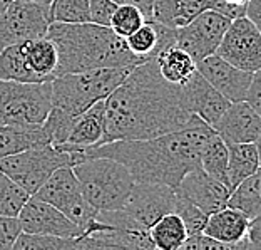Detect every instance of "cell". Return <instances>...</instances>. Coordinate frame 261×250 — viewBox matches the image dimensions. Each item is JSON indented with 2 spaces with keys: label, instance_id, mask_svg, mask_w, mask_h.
<instances>
[{
  "label": "cell",
  "instance_id": "8d00e7d4",
  "mask_svg": "<svg viewBox=\"0 0 261 250\" xmlns=\"http://www.w3.org/2000/svg\"><path fill=\"white\" fill-rule=\"evenodd\" d=\"M245 101L261 116V67L256 71V73H253L251 84L248 87Z\"/></svg>",
  "mask_w": 261,
  "mask_h": 250
},
{
  "label": "cell",
  "instance_id": "e575fe53",
  "mask_svg": "<svg viewBox=\"0 0 261 250\" xmlns=\"http://www.w3.org/2000/svg\"><path fill=\"white\" fill-rule=\"evenodd\" d=\"M22 234V225L17 217L0 215V250H12Z\"/></svg>",
  "mask_w": 261,
  "mask_h": 250
},
{
  "label": "cell",
  "instance_id": "d6986e66",
  "mask_svg": "<svg viewBox=\"0 0 261 250\" xmlns=\"http://www.w3.org/2000/svg\"><path fill=\"white\" fill-rule=\"evenodd\" d=\"M106 131V99L94 103L82 115L75 118L69 138L57 146L65 151H84L87 148L99 146Z\"/></svg>",
  "mask_w": 261,
  "mask_h": 250
},
{
  "label": "cell",
  "instance_id": "52a82bcc",
  "mask_svg": "<svg viewBox=\"0 0 261 250\" xmlns=\"http://www.w3.org/2000/svg\"><path fill=\"white\" fill-rule=\"evenodd\" d=\"M52 108V82L0 79V124L39 126Z\"/></svg>",
  "mask_w": 261,
  "mask_h": 250
},
{
  "label": "cell",
  "instance_id": "5b68a950",
  "mask_svg": "<svg viewBox=\"0 0 261 250\" xmlns=\"http://www.w3.org/2000/svg\"><path fill=\"white\" fill-rule=\"evenodd\" d=\"M72 170L84 198L99 212L122 208L136 183L126 166L106 156L86 158Z\"/></svg>",
  "mask_w": 261,
  "mask_h": 250
},
{
  "label": "cell",
  "instance_id": "ab89813d",
  "mask_svg": "<svg viewBox=\"0 0 261 250\" xmlns=\"http://www.w3.org/2000/svg\"><path fill=\"white\" fill-rule=\"evenodd\" d=\"M117 4H133L136 7H139L142 10V14L146 15V19H151V9H152V2L154 0H114Z\"/></svg>",
  "mask_w": 261,
  "mask_h": 250
},
{
  "label": "cell",
  "instance_id": "ba28073f",
  "mask_svg": "<svg viewBox=\"0 0 261 250\" xmlns=\"http://www.w3.org/2000/svg\"><path fill=\"white\" fill-rule=\"evenodd\" d=\"M34 195L59 208L81 229V232H84L97 218L99 210L84 198L72 166H62L56 170Z\"/></svg>",
  "mask_w": 261,
  "mask_h": 250
},
{
  "label": "cell",
  "instance_id": "d590c367",
  "mask_svg": "<svg viewBox=\"0 0 261 250\" xmlns=\"http://www.w3.org/2000/svg\"><path fill=\"white\" fill-rule=\"evenodd\" d=\"M185 250H210V248H215V250H229L224 243L218 242L216 239L213 237L206 235V234H198V235H193V237H188L185 245H182Z\"/></svg>",
  "mask_w": 261,
  "mask_h": 250
},
{
  "label": "cell",
  "instance_id": "836d02e7",
  "mask_svg": "<svg viewBox=\"0 0 261 250\" xmlns=\"http://www.w3.org/2000/svg\"><path fill=\"white\" fill-rule=\"evenodd\" d=\"M117 2L114 0H89V17L92 24L97 26H111V19L117 9Z\"/></svg>",
  "mask_w": 261,
  "mask_h": 250
},
{
  "label": "cell",
  "instance_id": "ee69618b",
  "mask_svg": "<svg viewBox=\"0 0 261 250\" xmlns=\"http://www.w3.org/2000/svg\"><path fill=\"white\" fill-rule=\"evenodd\" d=\"M32 2H37V4H40V5H47V7H50L52 0H32Z\"/></svg>",
  "mask_w": 261,
  "mask_h": 250
},
{
  "label": "cell",
  "instance_id": "4fadbf2b",
  "mask_svg": "<svg viewBox=\"0 0 261 250\" xmlns=\"http://www.w3.org/2000/svg\"><path fill=\"white\" fill-rule=\"evenodd\" d=\"M17 218L22 225V232L27 234L56 235L67 239H75L82 234L81 229L59 208L37 198L35 195H31Z\"/></svg>",
  "mask_w": 261,
  "mask_h": 250
},
{
  "label": "cell",
  "instance_id": "ffe728a7",
  "mask_svg": "<svg viewBox=\"0 0 261 250\" xmlns=\"http://www.w3.org/2000/svg\"><path fill=\"white\" fill-rule=\"evenodd\" d=\"M211 0H154L149 22L179 29L210 9Z\"/></svg>",
  "mask_w": 261,
  "mask_h": 250
},
{
  "label": "cell",
  "instance_id": "74e56055",
  "mask_svg": "<svg viewBox=\"0 0 261 250\" xmlns=\"http://www.w3.org/2000/svg\"><path fill=\"white\" fill-rule=\"evenodd\" d=\"M245 15L261 31V0H248Z\"/></svg>",
  "mask_w": 261,
  "mask_h": 250
},
{
  "label": "cell",
  "instance_id": "f1b7e54d",
  "mask_svg": "<svg viewBox=\"0 0 261 250\" xmlns=\"http://www.w3.org/2000/svg\"><path fill=\"white\" fill-rule=\"evenodd\" d=\"M15 250H81L79 237L67 239V237L56 235H39L22 232L14 243Z\"/></svg>",
  "mask_w": 261,
  "mask_h": 250
},
{
  "label": "cell",
  "instance_id": "4316f807",
  "mask_svg": "<svg viewBox=\"0 0 261 250\" xmlns=\"http://www.w3.org/2000/svg\"><path fill=\"white\" fill-rule=\"evenodd\" d=\"M228 145L219 136L215 134L204 143L201 150V168L210 176L216 178L218 181L224 183L229 188V176H228Z\"/></svg>",
  "mask_w": 261,
  "mask_h": 250
},
{
  "label": "cell",
  "instance_id": "b9f144b4",
  "mask_svg": "<svg viewBox=\"0 0 261 250\" xmlns=\"http://www.w3.org/2000/svg\"><path fill=\"white\" fill-rule=\"evenodd\" d=\"M254 145H256V150H258V158H259V171H261V133L258 136V140L254 141Z\"/></svg>",
  "mask_w": 261,
  "mask_h": 250
},
{
  "label": "cell",
  "instance_id": "1f68e13d",
  "mask_svg": "<svg viewBox=\"0 0 261 250\" xmlns=\"http://www.w3.org/2000/svg\"><path fill=\"white\" fill-rule=\"evenodd\" d=\"M50 17L52 22H91V17H89V0H52Z\"/></svg>",
  "mask_w": 261,
  "mask_h": 250
},
{
  "label": "cell",
  "instance_id": "44dd1931",
  "mask_svg": "<svg viewBox=\"0 0 261 250\" xmlns=\"http://www.w3.org/2000/svg\"><path fill=\"white\" fill-rule=\"evenodd\" d=\"M44 145H50V141L42 124L39 126L0 124V160Z\"/></svg>",
  "mask_w": 261,
  "mask_h": 250
},
{
  "label": "cell",
  "instance_id": "8fae6325",
  "mask_svg": "<svg viewBox=\"0 0 261 250\" xmlns=\"http://www.w3.org/2000/svg\"><path fill=\"white\" fill-rule=\"evenodd\" d=\"M216 54L243 71L256 73L261 67V31L246 15L233 19Z\"/></svg>",
  "mask_w": 261,
  "mask_h": 250
},
{
  "label": "cell",
  "instance_id": "6da1fadb",
  "mask_svg": "<svg viewBox=\"0 0 261 250\" xmlns=\"http://www.w3.org/2000/svg\"><path fill=\"white\" fill-rule=\"evenodd\" d=\"M189 118L191 112L182 104L179 86L166 81L156 57H151L136 65L106 98V131L100 145L173 133Z\"/></svg>",
  "mask_w": 261,
  "mask_h": 250
},
{
  "label": "cell",
  "instance_id": "d4e9b609",
  "mask_svg": "<svg viewBox=\"0 0 261 250\" xmlns=\"http://www.w3.org/2000/svg\"><path fill=\"white\" fill-rule=\"evenodd\" d=\"M149 237L154 248L177 250L182 248L188 239V230L176 212L166 213L149 229Z\"/></svg>",
  "mask_w": 261,
  "mask_h": 250
},
{
  "label": "cell",
  "instance_id": "8992f818",
  "mask_svg": "<svg viewBox=\"0 0 261 250\" xmlns=\"http://www.w3.org/2000/svg\"><path fill=\"white\" fill-rule=\"evenodd\" d=\"M84 158L82 151H65L54 145H44L10 154L0 160V171L34 195L62 166H74Z\"/></svg>",
  "mask_w": 261,
  "mask_h": 250
},
{
  "label": "cell",
  "instance_id": "7c38bea8",
  "mask_svg": "<svg viewBox=\"0 0 261 250\" xmlns=\"http://www.w3.org/2000/svg\"><path fill=\"white\" fill-rule=\"evenodd\" d=\"M176 190L163 183H141L136 181L127 201L124 203V213L133 220L136 227L147 230L164 217L174 212Z\"/></svg>",
  "mask_w": 261,
  "mask_h": 250
},
{
  "label": "cell",
  "instance_id": "ac0fdd59",
  "mask_svg": "<svg viewBox=\"0 0 261 250\" xmlns=\"http://www.w3.org/2000/svg\"><path fill=\"white\" fill-rule=\"evenodd\" d=\"M251 220L245 213L233 207H224L215 213H210L203 234L213 237L218 242L231 248H251L248 232Z\"/></svg>",
  "mask_w": 261,
  "mask_h": 250
},
{
  "label": "cell",
  "instance_id": "5bb4252c",
  "mask_svg": "<svg viewBox=\"0 0 261 250\" xmlns=\"http://www.w3.org/2000/svg\"><path fill=\"white\" fill-rule=\"evenodd\" d=\"M196 69L229 103L245 101L248 87L251 84L253 73H248V71L236 67V65L224 61L218 54L204 57L203 61L198 62Z\"/></svg>",
  "mask_w": 261,
  "mask_h": 250
},
{
  "label": "cell",
  "instance_id": "83f0119b",
  "mask_svg": "<svg viewBox=\"0 0 261 250\" xmlns=\"http://www.w3.org/2000/svg\"><path fill=\"white\" fill-rule=\"evenodd\" d=\"M0 79L19 82H39L25 62L22 42L0 51Z\"/></svg>",
  "mask_w": 261,
  "mask_h": 250
},
{
  "label": "cell",
  "instance_id": "484cf974",
  "mask_svg": "<svg viewBox=\"0 0 261 250\" xmlns=\"http://www.w3.org/2000/svg\"><path fill=\"white\" fill-rule=\"evenodd\" d=\"M228 207L243 212L253 220L261 213V171L245 178L240 185H236L229 193Z\"/></svg>",
  "mask_w": 261,
  "mask_h": 250
},
{
  "label": "cell",
  "instance_id": "7bdbcfd3",
  "mask_svg": "<svg viewBox=\"0 0 261 250\" xmlns=\"http://www.w3.org/2000/svg\"><path fill=\"white\" fill-rule=\"evenodd\" d=\"M12 2V0H0V14L9 7V4Z\"/></svg>",
  "mask_w": 261,
  "mask_h": 250
},
{
  "label": "cell",
  "instance_id": "e0dca14e",
  "mask_svg": "<svg viewBox=\"0 0 261 250\" xmlns=\"http://www.w3.org/2000/svg\"><path fill=\"white\" fill-rule=\"evenodd\" d=\"M213 129L224 143H254L261 133V116L246 101H236L228 106L223 116L213 124Z\"/></svg>",
  "mask_w": 261,
  "mask_h": 250
},
{
  "label": "cell",
  "instance_id": "9a60e30c",
  "mask_svg": "<svg viewBox=\"0 0 261 250\" xmlns=\"http://www.w3.org/2000/svg\"><path fill=\"white\" fill-rule=\"evenodd\" d=\"M179 93L186 109L191 115H196L203 121H206L210 126H213L223 116V112L231 104L221 93H218L201 76L198 69L194 71L193 76L189 77L185 84L179 86Z\"/></svg>",
  "mask_w": 261,
  "mask_h": 250
},
{
  "label": "cell",
  "instance_id": "9c48e42d",
  "mask_svg": "<svg viewBox=\"0 0 261 250\" xmlns=\"http://www.w3.org/2000/svg\"><path fill=\"white\" fill-rule=\"evenodd\" d=\"M50 24V7L32 0H12L0 14V51L14 44L45 37Z\"/></svg>",
  "mask_w": 261,
  "mask_h": 250
},
{
  "label": "cell",
  "instance_id": "3957f363",
  "mask_svg": "<svg viewBox=\"0 0 261 250\" xmlns=\"http://www.w3.org/2000/svg\"><path fill=\"white\" fill-rule=\"evenodd\" d=\"M45 37L57 47L56 77L100 67H134L147 61L133 54L126 39L111 27L92 22H52Z\"/></svg>",
  "mask_w": 261,
  "mask_h": 250
},
{
  "label": "cell",
  "instance_id": "7402d4cb",
  "mask_svg": "<svg viewBox=\"0 0 261 250\" xmlns=\"http://www.w3.org/2000/svg\"><path fill=\"white\" fill-rule=\"evenodd\" d=\"M25 62L39 82L52 81L56 77V69L59 62L57 47L49 37L34 39L22 42Z\"/></svg>",
  "mask_w": 261,
  "mask_h": 250
},
{
  "label": "cell",
  "instance_id": "30bf717a",
  "mask_svg": "<svg viewBox=\"0 0 261 250\" xmlns=\"http://www.w3.org/2000/svg\"><path fill=\"white\" fill-rule=\"evenodd\" d=\"M231 19L216 10L207 9L194 19L176 29V46L185 49L198 64L204 57L216 54L224 32L228 31Z\"/></svg>",
  "mask_w": 261,
  "mask_h": 250
},
{
  "label": "cell",
  "instance_id": "4dcf8cb0",
  "mask_svg": "<svg viewBox=\"0 0 261 250\" xmlns=\"http://www.w3.org/2000/svg\"><path fill=\"white\" fill-rule=\"evenodd\" d=\"M147 19L142 14L139 7H136L133 4H119L111 19V29L121 37H129L130 34L136 32L138 29L144 24Z\"/></svg>",
  "mask_w": 261,
  "mask_h": 250
},
{
  "label": "cell",
  "instance_id": "cb8c5ba5",
  "mask_svg": "<svg viewBox=\"0 0 261 250\" xmlns=\"http://www.w3.org/2000/svg\"><path fill=\"white\" fill-rule=\"evenodd\" d=\"M228 145V143H226ZM228 176L229 190L259 170L258 150L254 143H229L228 145Z\"/></svg>",
  "mask_w": 261,
  "mask_h": 250
},
{
  "label": "cell",
  "instance_id": "f6af8a7d",
  "mask_svg": "<svg viewBox=\"0 0 261 250\" xmlns=\"http://www.w3.org/2000/svg\"><path fill=\"white\" fill-rule=\"evenodd\" d=\"M258 217H261V213H259V215H258Z\"/></svg>",
  "mask_w": 261,
  "mask_h": 250
},
{
  "label": "cell",
  "instance_id": "f35d334b",
  "mask_svg": "<svg viewBox=\"0 0 261 250\" xmlns=\"http://www.w3.org/2000/svg\"><path fill=\"white\" fill-rule=\"evenodd\" d=\"M248 239H250L251 248H261V217H256L251 220Z\"/></svg>",
  "mask_w": 261,
  "mask_h": 250
},
{
  "label": "cell",
  "instance_id": "603a6c76",
  "mask_svg": "<svg viewBox=\"0 0 261 250\" xmlns=\"http://www.w3.org/2000/svg\"><path fill=\"white\" fill-rule=\"evenodd\" d=\"M156 62L161 76L168 82L176 86L185 84L189 77L193 76L196 65H198L185 49H181L176 44H171L164 47L163 51H159L156 56Z\"/></svg>",
  "mask_w": 261,
  "mask_h": 250
},
{
  "label": "cell",
  "instance_id": "f546056e",
  "mask_svg": "<svg viewBox=\"0 0 261 250\" xmlns=\"http://www.w3.org/2000/svg\"><path fill=\"white\" fill-rule=\"evenodd\" d=\"M31 198V193L19 183L0 171V215L19 217L23 205Z\"/></svg>",
  "mask_w": 261,
  "mask_h": 250
},
{
  "label": "cell",
  "instance_id": "7a4b0ae2",
  "mask_svg": "<svg viewBox=\"0 0 261 250\" xmlns=\"http://www.w3.org/2000/svg\"><path fill=\"white\" fill-rule=\"evenodd\" d=\"M215 129L196 115L182 128L151 140H119L87 148L84 158L106 156L122 163L134 181L177 188L182 176L201 168V150Z\"/></svg>",
  "mask_w": 261,
  "mask_h": 250
},
{
  "label": "cell",
  "instance_id": "2e32d148",
  "mask_svg": "<svg viewBox=\"0 0 261 250\" xmlns=\"http://www.w3.org/2000/svg\"><path fill=\"white\" fill-rule=\"evenodd\" d=\"M176 193L186 196L210 215L228 205L231 190L224 183L207 175L203 168H198L182 176L176 188Z\"/></svg>",
  "mask_w": 261,
  "mask_h": 250
},
{
  "label": "cell",
  "instance_id": "60d3db41",
  "mask_svg": "<svg viewBox=\"0 0 261 250\" xmlns=\"http://www.w3.org/2000/svg\"><path fill=\"white\" fill-rule=\"evenodd\" d=\"M223 2L233 5L234 9H240V10H243L246 14V4H248V0H223Z\"/></svg>",
  "mask_w": 261,
  "mask_h": 250
},
{
  "label": "cell",
  "instance_id": "277c9868",
  "mask_svg": "<svg viewBox=\"0 0 261 250\" xmlns=\"http://www.w3.org/2000/svg\"><path fill=\"white\" fill-rule=\"evenodd\" d=\"M134 67H100L57 76L50 81L52 108L77 118L94 103L108 98Z\"/></svg>",
  "mask_w": 261,
  "mask_h": 250
},
{
  "label": "cell",
  "instance_id": "d6a6232c",
  "mask_svg": "<svg viewBox=\"0 0 261 250\" xmlns=\"http://www.w3.org/2000/svg\"><path fill=\"white\" fill-rule=\"evenodd\" d=\"M174 212L181 217L182 223L188 230V237L203 234L206 222H207V213L199 208L198 205H194L191 200H188L186 196H182L179 193H176V205Z\"/></svg>",
  "mask_w": 261,
  "mask_h": 250
}]
</instances>
